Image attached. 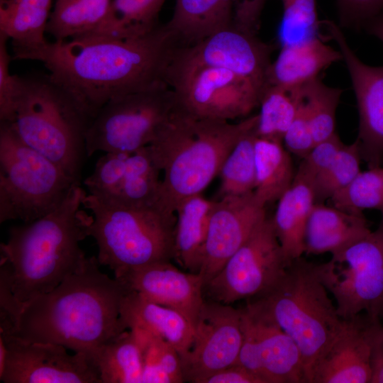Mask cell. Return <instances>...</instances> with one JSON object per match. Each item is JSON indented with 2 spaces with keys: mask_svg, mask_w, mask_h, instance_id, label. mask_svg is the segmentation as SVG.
I'll return each mask as SVG.
<instances>
[{
  "mask_svg": "<svg viewBox=\"0 0 383 383\" xmlns=\"http://www.w3.org/2000/svg\"><path fill=\"white\" fill-rule=\"evenodd\" d=\"M258 114L238 123L195 116L177 106L150 144L164 177L161 201L175 211L184 199L201 194L238 140L257 127Z\"/></svg>",
  "mask_w": 383,
  "mask_h": 383,
  "instance_id": "obj_4",
  "label": "cell"
},
{
  "mask_svg": "<svg viewBox=\"0 0 383 383\" xmlns=\"http://www.w3.org/2000/svg\"><path fill=\"white\" fill-rule=\"evenodd\" d=\"M90 357L101 383L143 382V349L131 330L102 345Z\"/></svg>",
  "mask_w": 383,
  "mask_h": 383,
  "instance_id": "obj_30",
  "label": "cell"
},
{
  "mask_svg": "<svg viewBox=\"0 0 383 383\" xmlns=\"http://www.w3.org/2000/svg\"><path fill=\"white\" fill-rule=\"evenodd\" d=\"M243 343L238 361L262 383H308L301 352L277 322L248 299L240 309Z\"/></svg>",
  "mask_w": 383,
  "mask_h": 383,
  "instance_id": "obj_13",
  "label": "cell"
},
{
  "mask_svg": "<svg viewBox=\"0 0 383 383\" xmlns=\"http://www.w3.org/2000/svg\"><path fill=\"white\" fill-rule=\"evenodd\" d=\"M273 50V45L264 43L257 35L233 25L195 45L179 48L172 63L223 68L267 84Z\"/></svg>",
  "mask_w": 383,
  "mask_h": 383,
  "instance_id": "obj_17",
  "label": "cell"
},
{
  "mask_svg": "<svg viewBox=\"0 0 383 383\" xmlns=\"http://www.w3.org/2000/svg\"><path fill=\"white\" fill-rule=\"evenodd\" d=\"M362 213H350L333 206L316 203L304 233V253L333 255L370 233Z\"/></svg>",
  "mask_w": 383,
  "mask_h": 383,
  "instance_id": "obj_21",
  "label": "cell"
},
{
  "mask_svg": "<svg viewBox=\"0 0 383 383\" xmlns=\"http://www.w3.org/2000/svg\"><path fill=\"white\" fill-rule=\"evenodd\" d=\"M160 172L150 145L143 147L130 154L126 174L117 194L102 199H115L133 206H150L162 202Z\"/></svg>",
  "mask_w": 383,
  "mask_h": 383,
  "instance_id": "obj_32",
  "label": "cell"
},
{
  "mask_svg": "<svg viewBox=\"0 0 383 383\" xmlns=\"http://www.w3.org/2000/svg\"><path fill=\"white\" fill-rule=\"evenodd\" d=\"M300 86L282 87L267 84L259 103L257 137L283 143L284 135L299 109Z\"/></svg>",
  "mask_w": 383,
  "mask_h": 383,
  "instance_id": "obj_33",
  "label": "cell"
},
{
  "mask_svg": "<svg viewBox=\"0 0 383 383\" xmlns=\"http://www.w3.org/2000/svg\"><path fill=\"white\" fill-rule=\"evenodd\" d=\"M381 321L366 313L343 326L313 372L311 383H370V353Z\"/></svg>",
  "mask_w": 383,
  "mask_h": 383,
  "instance_id": "obj_20",
  "label": "cell"
},
{
  "mask_svg": "<svg viewBox=\"0 0 383 383\" xmlns=\"http://www.w3.org/2000/svg\"><path fill=\"white\" fill-rule=\"evenodd\" d=\"M262 308L298 346L308 383L343 326L316 264L300 257L271 289L249 299Z\"/></svg>",
  "mask_w": 383,
  "mask_h": 383,
  "instance_id": "obj_7",
  "label": "cell"
},
{
  "mask_svg": "<svg viewBox=\"0 0 383 383\" xmlns=\"http://www.w3.org/2000/svg\"><path fill=\"white\" fill-rule=\"evenodd\" d=\"M177 106L167 83L111 99L88 128L87 157L98 151L133 153L151 144Z\"/></svg>",
  "mask_w": 383,
  "mask_h": 383,
  "instance_id": "obj_9",
  "label": "cell"
},
{
  "mask_svg": "<svg viewBox=\"0 0 383 383\" xmlns=\"http://www.w3.org/2000/svg\"><path fill=\"white\" fill-rule=\"evenodd\" d=\"M301 89L316 144L336 133V110L343 90L326 85L318 77L301 84Z\"/></svg>",
  "mask_w": 383,
  "mask_h": 383,
  "instance_id": "obj_35",
  "label": "cell"
},
{
  "mask_svg": "<svg viewBox=\"0 0 383 383\" xmlns=\"http://www.w3.org/2000/svg\"><path fill=\"white\" fill-rule=\"evenodd\" d=\"M112 0H56L46 33L60 42L95 30L107 16Z\"/></svg>",
  "mask_w": 383,
  "mask_h": 383,
  "instance_id": "obj_31",
  "label": "cell"
},
{
  "mask_svg": "<svg viewBox=\"0 0 383 383\" xmlns=\"http://www.w3.org/2000/svg\"><path fill=\"white\" fill-rule=\"evenodd\" d=\"M344 145L336 133L315 144L309 154L301 159L296 174L312 184L313 179L333 162Z\"/></svg>",
  "mask_w": 383,
  "mask_h": 383,
  "instance_id": "obj_41",
  "label": "cell"
},
{
  "mask_svg": "<svg viewBox=\"0 0 383 383\" xmlns=\"http://www.w3.org/2000/svg\"><path fill=\"white\" fill-rule=\"evenodd\" d=\"M257 127L245 133L224 160L219 174L220 198L253 192L256 184Z\"/></svg>",
  "mask_w": 383,
  "mask_h": 383,
  "instance_id": "obj_34",
  "label": "cell"
},
{
  "mask_svg": "<svg viewBox=\"0 0 383 383\" xmlns=\"http://www.w3.org/2000/svg\"><path fill=\"white\" fill-rule=\"evenodd\" d=\"M272 218L287 267L304 253V233L316 204L311 184L295 174L291 187L277 201Z\"/></svg>",
  "mask_w": 383,
  "mask_h": 383,
  "instance_id": "obj_25",
  "label": "cell"
},
{
  "mask_svg": "<svg viewBox=\"0 0 383 383\" xmlns=\"http://www.w3.org/2000/svg\"><path fill=\"white\" fill-rule=\"evenodd\" d=\"M166 0H112L107 16L93 32L82 37L128 39L144 35L159 24Z\"/></svg>",
  "mask_w": 383,
  "mask_h": 383,
  "instance_id": "obj_29",
  "label": "cell"
},
{
  "mask_svg": "<svg viewBox=\"0 0 383 383\" xmlns=\"http://www.w3.org/2000/svg\"><path fill=\"white\" fill-rule=\"evenodd\" d=\"M242 343L240 309L205 299L192 343L179 356L184 382L199 383L210 374L235 364Z\"/></svg>",
  "mask_w": 383,
  "mask_h": 383,
  "instance_id": "obj_15",
  "label": "cell"
},
{
  "mask_svg": "<svg viewBox=\"0 0 383 383\" xmlns=\"http://www.w3.org/2000/svg\"><path fill=\"white\" fill-rule=\"evenodd\" d=\"M266 216L265 206L256 198L254 192L214 201L199 272L204 286Z\"/></svg>",
  "mask_w": 383,
  "mask_h": 383,
  "instance_id": "obj_18",
  "label": "cell"
},
{
  "mask_svg": "<svg viewBox=\"0 0 383 383\" xmlns=\"http://www.w3.org/2000/svg\"><path fill=\"white\" fill-rule=\"evenodd\" d=\"M213 204L199 194L184 199L176 207L174 259L190 272L200 270Z\"/></svg>",
  "mask_w": 383,
  "mask_h": 383,
  "instance_id": "obj_27",
  "label": "cell"
},
{
  "mask_svg": "<svg viewBox=\"0 0 383 383\" xmlns=\"http://www.w3.org/2000/svg\"><path fill=\"white\" fill-rule=\"evenodd\" d=\"M282 16L278 28L280 47L295 45L319 37L322 21L318 16L316 0H280Z\"/></svg>",
  "mask_w": 383,
  "mask_h": 383,
  "instance_id": "obj_37",
  "label": "cell"
},
{
  "mask_svg": "<svg viewBox=\"0 0 383 383\" xmlns=\"http://www.w3.org/2000/svg\"><path fill=\"white\" fill-rule=\"evenodd\" d=\"M370 365V383H383V326L377 328L372 342Z\"/></svg>",
  "mask_w": 383,
  "mask_h": 383,
  "instance_id": "obj_46",
  "label": "cell"
},
{
  "mask_svg": "<svg viewBox=\"0 0 383 383\" xmlns=\"http://www.w3.org/2000/svg\"><path fill=\"white\" fill-rule=\"evenodd\" d=\"M340 27L362 30L383 11V0H335Z\"/></svg>",
  "mask_w": 383,
  "mask_h": 383,
  "instance_id": "obj_43",
  "label": "cell"
},
{
  "mask_svg": "<svg viewBox=\"0 0 383 383\" xmlns=\"http://www.w3.org/2000/svg\"><path fill=\"white\" fill-rule=\"evenodd\" d=\"M358 143L344 145L333 162L313 181L316 203H323L349 185L360 171Z\"/></svg>",
  "mask_w": 383,
  "mask_h": 383,
  "instance_id": "obj_38",
  "label": "cell"
},
{
  "mask_svg": "<svg viewBox=\"0 0 383 383\" xmlns=\"http://www.w3.org/2000/svg\"><path fill=\"white\" fill-rule=\"evenodd\" d=\"M87 193L74 186L54 211L9 230L0 245L8 265L12 292L21 303L52 291L77 272L87 257L79 243L88 237L92 221L83 209Z\"/></svg>",
  "mask_w": 383,
  "mask_h": 383,
  "instance_id": "obj_3",
  "label": "cell"
},
{
  "mask_svg": "<svg viewBox=\"0 0 383 383\" xmlns=\"http://www.w3.org/2000/svg\"><path fill=\"white\" fill-rule=\"evenodd\" d=\"M290 154L282 142L256 138L254 194L265 206L277 201L294 182L296 171Z\"/></svg>",
  "mask_w": 383,
  "mask_h": 383,
  "instance_id": "obj_28",
  "label": "cell"
},
{
  "mask_svg": "<svg viewBox=\"0 0 383 383\" xmlns=\"http://www.w3.org/2000/svg\"><path fill=\"white\" fill-rule=\"evenodd\" d=\"M82 206L92 215L88 235L96 241L98 262L115 278L174 258L176 213L162 202L133 206L86 194Z\"/></svg>",
  "mask_w": 383,
  "mask_h": 383,
  "instance_id": "obj_6",
  "label": "cell"
},
{
  "mask_svg": "<svg viewBox=\"0 0 383 383\" xmlns=\"http://www.w3.org/2000/svg\"><path fill=\"white\" fill-rule=\"evenodd\" d=\"M166 82L187 111L227 121L246 117L259 106L267 86L223 68L172 62Z\"/></svg>",
  "mask_w": 383,
  "mask_h": 383,
  "instance_id": "obj_11",
  "label": "cell"
},
{
  "mask_svg": "<svg viewBox=\"0 0 383 383\" xmlns=\"http://www.w3.org/2000/svg\"><path fill=\"white\" fill-rule=\"evenodd\" d=\"M9 38L0 32V122L13 123L18 91L19 75L12 74V55L7 48Z\"/></svg>",
  "mask_w": 383,
  "mask_h": 383,
  "instance_id": "obj_40",
  "label": "cell"
},
{
  "mask_svg": "<svg viewBox=\"0 0 383 383\" xmlns=\"http://www.w3.org/2000/svg\"><path fill=\"white\" fill-rule=\"evenodd\" d=\"M343 60L340 50L326 44L321 37L281 47L267 73V84L282 87L304 84L318 77L321 72Z\"/></svg>",
  "mask_w": 383,
  "mask_h": 383,
  "instance_id": "obj_23",
  "label": "cell"
},
{
  "mask_svg": "<svg viewBox=\"0 0 383 383\" xmlns=\"http://www.w3.org/2000/svg\"><path fill=\"white\" fill-rule=\"evenodd\" d=\"M233 21V0H176L165 24L181 47H189L231 27Z\"/></svg>",
  "mask_w": 383,
  "mask_h": 383,
  "instance_id": "obj_26",
  "label": "cell"
},
{
  "mask_svg": "<svg viewBox=\"0 0 383 383\" xmlns=\"http://www.w3.org/2000/svg\"><path fill=\"white\" fill-rule=\"evenodd\" d=\"M287 265L272 218L267 216L204 287V298L225 304L259 296L285 275Z\"/></svg>",
  "mask_w": 383,
  "mask_h": 383,
  "instance_id": "obj_12",
  "label": "cell"
},
{
  "mask_svg": "<svg viewBox=\"0 0 383 383\" xmlns=\"http://www.w3.org/2000/svg\"><path fill=\"white\" fill-rule=\"evenodd\" d=\"M121 318L126 327L141 328L163 339L179 353L189 348L194 326L182 313L152 302L139 294L128 291L121 306Z\"/></svg>",
  "mask_w": 383,
  "mask_h": 383,
  "instance_id": "obj_22",
  "label": "cell"
},
{
  "mask_svg": "<svg viewBox=\"0 0 383 383\" xmlns=\"http://www.w3.org/2000/svg\"><path fill=\"white\" fill-rule=\"evenodd\" d=\"M362 29L383 43V11L367 21Z\"/></svg>",
  "mask_w": 383,
  "mask_h": 383,
  "instance_id": "obj_47",
  "label": "cell"
},
{
  "mask_svg": "<svg viewBox=\"0 0 383 383\" xmlns=\"http://www.w3.org/2000/svg\"><path fill=\"white\" fill-rule=\"evenodd\" d=\"M93 118L48 73L19 75L14 121L27 145L61 167L81 185L87 157L86 135Z\"/></svg>",
  "mask_w": 383,
  "mask_h": 383,
  "instance_id": "obj_5",
  "label": "cell"
},
{
  "mask_svg": "<svg viewBox=\"0 0 383 383\" xmlns=\"http://www.w3.org/2000/svg\"><path fill=\"white\" fill-rule=\"evenodd\" d=\"M116 279L128 290L179 311L194 326L205 300L199 273L183 272L168 261L132 269Z\"/></svg>",
  "mask_w": 383,
  "mask_h": 383,
  "instance_id": "obj_19",
  "label": "cell"
},
{
  "mask_svg": "<svg viewBox=\"0 0 383 383\" xmlns=\"http://www.w3.org/2000/svg\"><path fill=\"white\" fill-rule=\"evenodd\" d=\"M96 256L52 291L22 303L14 335L92 355L128 330L121 306L128 289L99 269Z\"/></svg>",
  "mask_w": 383,
  "mask_h": 383,
  "instance_id": "obj_2",
  "label": "cell"
},
{
  "mask_svg": "<svg viewBox=\"0 0 383 383\" xmlns=\"http://www.w3.org/2000/svg\"><path fill=\"white\" fill-rule=\"evenodd\" d=\"M77 184L57 165L0 122V223H30L55 210Z\"/></svg>",
  "mask_w": 383,
  "mask_h": 383,
  "instance_id": "obj_8",
  "label": "cell"
},
{
  "mask_svg": "<svg viewBox=\"0 0 383 383\" xmlns=\"http://www.w3.org/2000/svg\"><path fill=\"white\" fill-rule=\"evenodd\" d=\"M52 0H0V32L11 40L13 60L45 45Z\"/></svg>",
  "mask_w": 383,
  "mask_h": 383,
  "instance_id": "obj_24",
  "label": "cell"
},
{
  "mask_svg": "<svg viewBox=\"0 0 383 383\" xmlns=\"http://www.w3.org/2000/svg\"><path fill=\"white\" fill-rule=\"evenodd\" d=\"M199 383H262L251 371L239 364H233L210 374Z\"/></svg>",
  "mask_w": 383,
  "mask_h": 383,
  "instance_id": "obj_45",
  "label": "cell"
},
{
  "mask_svg": "<svg viewBox=\"0 0 383 383\" xmlns=\"http://www.w3.org/2000/svg\"><path fill=\"white\" fill-rule=\"evenodd\" d=\"M233 1V25L238 29L257 35L266 0Z\"/></svg>",
  "mask_w": 383,
  "mask_h": 383,
  "instance_id": "obj_44",
  "label": "cell"
},
{
  "mask_svg": "<svg viewBox=\"0 0 383 383\" xmlns=\"http://www.w3.org/2000/svg\"><path fill=\"white\" fill-rule=\"evenodd\" d=\"M333 206L350 213L376 209L383 215V168L360 172L346 187L331 199Z\"/></svg>",
  "mask_w": 383,
  "mask_h": 383,
  "instance_id": "obj_36",
  "label": "cell"
},
{
  "mask_svg": "<svg viewBox=\"0 0 383 383\" xmlns=\"http://www.w3.org/2000/svg\"><path fill=\"white\" fill-rule=\"evenodd\" d=\"M179 47L167 25L159 24L133 38L82 37L48 42L23 60L42 62L51 78L94 119L113 99L167 83L169 67Z\"/></svg>",
  "mask_w": 383,
  "mask_h": 383,
  "instance_id": "obj_1",
  "label": "cell"
},
{
  "mask_svg": "<svg viewBox=\"0 0 383 383\" xmlns=\"http://www.w3.org/2000/svg\"><path fill=\"white\" fill-rule=\"evenodd\" d=\"M301 99L297 113L283 138L286 149L303 159L315 145L311 127L304 105L301 89Z\"/></svg>",
  "mask_w": 383,
  "mask_h": 383,
  "instance_id": "obj_42",
  "label": "cell"
},
{
  "mask_svg": "<svg viewBox=\"0 0 383 383\" xmlns=\"http://www.w3.org/2000/svg\"><path fill=\"white\" fill-rule=\"evenodd\" d=\"M316 270L342 319L365 312L383 320V215L374 231L316 264Z\"/></svg>",
  "mask_w": 383,
  "mask_h": 383,
  "instance_id": "obj_10",
  "label": "cell"
},
{
  "mask_svg": "<svg viewBox=\"0 0 383 383\" xmlns=\"http://www.w3.org/2000/svg\"><path fill=\"white\" fill-rule=\"evenodd\" d=\"M333 39L348 70L359 114L358 143L361 158L368 168L383 163V66L362 62L349 46L339 25L322 21Z\"/></svg>",
  "mask_w": 383,
  "mask_h": 383,
  "instance_id": "obj_16",
  "label": "cell"
},
{
  "mask_svg": "<svg viewBox=\"0 0 383 383\" xmlns=\"http://www.w3.org/2000/svg\"><path fill=\"white\" fill-rule=\"evenodd\" d=\"M0 380L4 383H101L92 359L70 355L62 345L29 343L0 335Z\"/></svg>",
  "mask_w": 383,
  "mask_h": 383,
  "instance_id": "obj_14",
  "label": "cell"
},
{
  "mask_svg": "<svg viewBox=\"0 0 383 383\" xmlns=\"http://www.w3.org/2000/svg\"><path fill=\"white\" fill-rule=\"evenodd\" d=\"M130 154L108 152L101 156L83 182L89 194L99 198L115 196L123 183Z\"/></svg>",
  "mask_w": 383,
  "mask_h": 383,
  "instance_id": "obj_39",
  "label": "cell"
}]
</instances>
